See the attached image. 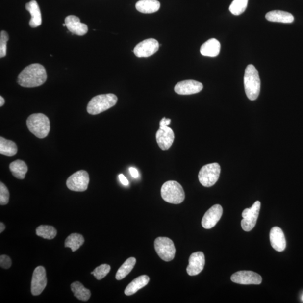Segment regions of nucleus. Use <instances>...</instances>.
Masks as SVG:
<instances>
[{
    "instance_id": "nucleus-37",
    "label": "nucleus",
    "mask_w": 303,
    "mask_h": 303,
    "mask_svg": "<svg viewBox=\"0 0 303 303\" xmlns=\"http://www.w3.org/2000/svg\"><path fill=\"white\" fill-rule=\"evenodd\" d=\"M129 172L131 176L134 178H138L139 177V173L138 170L134 168H130Z\"/></svg>"
},
{
    "instance_id": "nucleus-36",
    "label": "nucleus",
    "mask_w": 303,
    "mask_h": 303,
    "mask_svg": "<svg viewBox=\"0 0 303 303\" xmlns=\"http://www.w3.org/2000/svg\"><path fill=\"white\" fill-rule=\"evenodd\" d=\"M171 123V120L169 119H166V118H163L160 122V126H168Z\"/></svg>"
},
{
    "instance_id": "nucleus-26",
    "label": "nucleus",
    "mask_w": 303,
    "mask_h": 303,
    "mask_svg": "<svg viewBox=\"0 0 303 303\" xmlns=\"http://www.w3.org/2000/svg\"><path fill=\"white\" fill-rule=\"evenodd\" d=\"M71 289L75 296L81 301H87L91 296V291L81 284L80 282H73Z\"/></svg>"
},
{
    "instance_id": "nucleus-30",
    "label": "nucleus",
    "mask_w": 303,
    "mask_h": 303,
    "mask_svg": "<svg viewBox=\"0 0 303 303\" xmlns=\"http://www.w3.org/2000/svg\"><path fill=\"white\" fill-rule=\"evenodd\" d=\"M248 0H234L229 7L230 12L234 15H239L246 10Z\"/></svg>"
},
{
    "instance_id": "nucleus-40",
    "label": "nucleus",
    "mask_w": 303,
    "mask_h": 303,
    "mask_svg": "<svg viewBox=\"0 0 303 303\" xmlns=\"http://www.w3.org/2000/svg\"><path fill=\"white\" fill-rule=\"evenodd\" d=\"M63 26H66L65 23H64V24H63Z\"/></svg>"
},
{
    "instance_id": "nucleus-32",
    "label": "nucleus",
    "mask_w": 303,
    "mask_h": 303,
    "mask_svg": "<svg viewBox=\"0 0 303 303\" xmlns=\"http://www.w3.org/2000/svg\"><path fill=\"white\" fill-rule=\"evenodd\" d=\"M9 39L8 33L2 30L0 33V57L3 58L6 56L7 42Z\"/></svg>"
},
{
    "instance_id": "nucleus-39",
    "label": "nucleus",
    "mask_w": 303,
    "mask_h": 303,
    "mask_svg": "<svg viewBox=\"0 0 303 303\" xmlns=\"http://www.w3.org/2000/svg\"><path fill=\"white\" fill-rule=\"evenodd\" d=\"M5 101L2 96H0V106L2 107L5 104Z\"/></svg>"
},
{
    "instance_id": "nucleus-35",
    "label": "nucleus",
    "mask_w": 303,
    "mask_h": 303,
    "mask_svg": "<svg viewBox=\"0 0 303 303\" xmlns=\"http://www.w3.org/2000/svg\"><path fill=\"white\" fill-rule=\"evenodd\" d=\"M119 178L122 184L126 186L129 185V181L127 180L126 177L124 176L123 174H120L119 176Z\"/></svg>"
},
{
    "instance_id": "nucleus-1",
    "label": "nucleus",
    "mask_w": 303,
    "mask_h": 303,
    "mask_svg": "<svg viewBox=\"0 0 303 303\" xmlns=\"http://www.w3.org/2000/svg\"><path fill=\"white\" fill-rule=\"evenodd\" d=\"M48 75L44 66L39 64H31L19 74L18 83L25 88H33L44 84Z\"/></svg>"
},
{
    "instance_id": "nucleus-2",
    "label": "nucleus",
    "mask_w": 303,
    "mask_h": 303,
    "mask_svg": "<svg viewBox=\"0 0 303 303\" xmlns=\"http://www.w3.org/2000/svg\"><path fill=\"white\" fill-rule=\"evenodd\" d=\"M244 84L248 98L251 101L257 100L261 91V80L254 65H248L245 71Z\"/></svg>"
},
{
    "instance_id": "nucleus-20",
    "label": "nucleus",
    "mask_w": 303,
    "mask_h": 303,
    "mask_svg": "<svg viewBox=\"0 0 303 303\" xmlns=\"http://www.w3.org/2000/svg\"><path fill=\"white\" fill-rule=\"evenodd\" d=\"M220 49V42L215 38H211L202 45L200 52L204 56L215 57L219 55Z\"/></svg>"
},
{
    "instance_id": "nucleus-14",
    "label": "nucleus",
    "mask_w": 303,
    "mask_h": 303,
    "mask_svg": "<svg viewBox=\"0 0 303 303\" xmlns=\"http://www.w3.org/2000/svg\"><path fill=\"white\" fill-rule=\"evenodd\" d=\"M203 88V84L199 81L186 80L177 83L174 90L178 95H190L200 92Z\"/></svg>"
},
{
    "instance_id": "nucleus-12",
    "label": "nucleus",
    "mask_w": 303,
    "mask_h": 303,
    "mask_svg": "<svg viewBox=\"0 0 303 303\" xmlns=\"http://www.w3.org/2000/svg\"><path fill=\"white\" fill-rule=\"evenodd\" d=\"M231 279L232 282L242 285H259L262 278L259 274L251 271H240L233 274Z\"/></svg>"
},
{
    "instance_id": "nucleus-13",
    "label": "nucleus",
    "mask_w": 303,
    "mask_h": 303,
    "mask_svg": "<svg viewBox=\"0 0 303 303\" xmlns=\"http://www.w3.org/2000/svg\"><path fill=\"white\" fill-rule=\"evenodd\" d=\"M223 209L221 205L216 204L208 209L202 220V225L205 229L215 227L222 216Z\"/></svg>"
},
{
    "instance_id": "nucleus-34",
    "label": "nucleus",
    "mask_w": 303,
    "mask_h": 303,
    "mask_svg": "<svg viewBox=\"0 0 303 303\" xmlns=\"http://www.w3.org/2000/svg\"><path fill=\"white\" fill-rule=\"evenodd\" d=\"M11 260L8 256L6 255H2L0 257V266L3 269H8L11 266Z\"/></svg>"
},
{
    "instance_id": "nucleus-31",
    "label": "nucleus",
    "mask_w": 303,
    "mask_h": 303,
    "mask_svg": "<svg viewBox=\"0 0 303 303\" xmlns=\"http://www.w3.org/2000/svg\"><path fill=\"white\" fill-rule=\"evenodd\" d=\"M110 270L111 267L110 265L103 264V265H101L96 268L95 270L92 272L91 274L94 275L97 279L100 280V279L106 277L107 274L110 273Z\"/></svg>"
},
{
    "instance_id": "nucleus-18",
    "label": "nucleus",
    "mask_w": 303,
    "mask_h": 303,
    "mask_svg": "<svg viewBox=\"0 0 303 303\" xmlns=\"http://www.w3.org/2000/svg\"><path fill=\"white\" fill-rule=\"evenodd\" d=\"M270 239L271 246L275 250L278 252L285 250L286 241L285 235L280 228L276 227L271 229Z\"/></svg>"
},
{
    "instance_id": "nucleus-27",
    "label": "nucleus",
    "mask_w": 303,
    "mask_h": 303,
    "mask_svg": "<svg viewBox=\"0 0 303 303\" xmlns=\"http://www.w3.org/2000/svg\"><path fill=\"white\" fill-rule=\"evenodd\" d=\"M84 243V239L82 235L77 233H73L65 240V247L71 248L73 252H76Z\"/></svg>"
},
{
    "instance_id": "nucleus-8",
    "label": "nucleus",
    "mask_w": 303,
    "mask_h": 303,
    "mask_svg": "<svg viewBox=\"0 0 303 303\" xmlns=\"http://www.w3.org/2000/svg\"><path fill=\"white\" fill-rule=\"evenodd\" d=\"M261 202L256 201L251 208L245 209L243 211L241 225L245 231H250L255 227L261 209Z\"/></svg>"
},
{
    "instance_id": "nucleus-24",
    "label": "nucleus",
    "mask_w": 303,
    "mask_h": 303,
    "mask_svg": "<svg viewBox=\"0 0 303 303\" xmlns=\"http://www.w3.org/2000/svg\"><path fill=\"white\" fill-rule=\"evenodd\" d=\"M17 152L18 148L15 143L0 137V153L6 156L12 157L17 154Z\"/></svg>"
},
{
    "instance_id": "nucleus-17",
    "label": "nucleus",
    "mask_w": 303,
    "mask_h": 303,
    "mask_svg": "<svg viewBox=\"0 0 303 303\" xmlns=\"http://www.w3.org/2000/svg\"><path fill=\"white\" fill-rule=\"evenodd\" d=\"M65 23L69 32L73 34L81 36L88 32V26L81 23L80 19L75 15H69L65 18Z\"/></svg>"
},
{
    "instance_id": "nucleus-21",
    "label": "nucleus",
    "mask_w": 303,
    "mask_h": 303,
    "mask_svg": "<svg viewBox=\"0 0 303 303\" xmlns=\"http://www.w3.org/2000/svg\"><path fill=\"white\" fill-rule=\"evenodd\" d=\"M161 4L157 0H141L136 3V9L140 13L152 14L160 9Z\"/></svg>"
},
{
    "instance_id": "nucleus-10",
    "label": "nucleus",
    "mask_w": 303,
    "mask_h": 303,
    "mask_svg": "<svg viewBox=\"0 0 303 303\" xmlns=\"http://www.w3.org/2000/svg\"><path fill=\"white\" fill-rule=\"evenodd\" d=\"M159 48L160 45L156 40L149 38L139 43L135 47L133 52L135 55L139 58L149 57L156 53Z\"/></svg>"
},
{
    "instance_id": "nucleus-25",
    "label": "nucleus",
    "mask_w": 303,
    "mask_h": 303,
    "mask_svg": "<svg viewBox=\"0 0 303 303\" xmlns=\"http://www.w3.org/2000/svg\"><path fill=\"white\" fill-rule=\"evenodd\" d=\"M10 170L15 177L23 180L28 172V166L24 161L18 160L11 163Z\"/></svg>"
},
{
    "instance_id": "nucleus-15",
    "label": "nucleus",
    "mask_w": 303,
    "mask_h": 303,
    "mask_svg": "<svg viewBox=\"0 0 303 303\" xmlns=\"http://www.w3.org/2000/svg\"><path fill=\"white\" fill-rule=\"evenodd\" d=\"M205 265V257L203 252H194L189 259V265L186 272L190 276H196L201 273Z\"/></svg>"
},
{
    "instance_id": "nucleus-33",
    "label": "nucleus",
    "mask_w": 303,
    "mask_h": 303,
    "mask_svg": "<svg viewBox=\"0 0 303 303\" xmlns=\"http://www.w3.org/2000/svg\"><path fill=\"white\" fill-rule=\"evenodd\" d=\"M10 194L5 185L1 182L0 183V204L4 205L9 203Z\"/></svg>"
},
{
    "instance_id": "nucleus-23",
    "label": "nucleus",
    "mask_w": 303,
    "mask_h": 303,
    "mask_svg": "<svg viewBox=\"0 0 303 303\" xmlns=\"http://www.w3.org/2000/svg\"><path fill=\"white\" fill-rule=\"evenodd\" d=\"M150 281V278L147 275H142L136 278L131 282L125 290V294L127 296L133 295L138 290L146 286Z\"/></svg>"
},
{
    "instance_id": "nucleus-9",
    "label": "nucleus",
    "mask_w": 303,
    "mask_h": 303,
    "mask_svg": "<svg viewBox=\"0 0 303 303\" xmlns=\"http://www.w3.org/2000/svg\"><path fill=\"white\" fill-rule=\"evenodd\" d=\"M89 174L84 170H80L70 177L67 181V187L75 192H84L88 188Z\"/></svg>"
},
{
    "instance_id": "nucleus-19",
    "label": "nucleus",
    "mask_w": 303,
    "mask_h": 303,
    "mask_svg": "<svg viewBox=\"0 0 303 303\" xmlns=\"http://www.w3.org/2000/svg\"><path fill=\"white\" fill-rule=\"evenodd\" d=\"M25 9L30 14L29 25L32 28H37L42 24V15L40 7L35 0H32L25 5Z\"/></svg>"
},
{
    "instance_id": "nucleus-22",
    "label": "nucleus",
    "mask_w": 303,
    "mask_h": 303,
    "mask_svg": "<svg viewBox=\"0 0 303 303\" xmlns=\"http://www.w3.org/2000/svg\"><path fill=\"white\" fill-rule=\"evenodd\" d=\"M266 19L270 22L282 23H291L294 21L292 14L281 10L270 11L266 15Z\"/></svg>"
},
{
    "instance_id": "nucleus-5",
    "label": "nucleus",
    "mask_w": 303,
    "mask_h": 303,
    "mask_svg": "<svg viewBox=\"0 0 303 303\" xmlns=\"http://www.w3.org/2000/svg\"><path fill=\"white\" fill-rule=\"evenodd\" d=\"M161 196L165 201L169 203L180 204L185 200V192L182 186L176 181H168L163 184Z\"/></svg>"
},
{
    "instance_id": "nucleus-41",
    "label": "nucleus",
    "mask_w": 303,
    "mask_h": 303,
    "mask_svg": "<svg viewBox=\"0 0 303 303\" xmlns=\"http://www.w3.org/2000/svg\"><path fill=\"white\" fill-rule=\"evenodd\" d=\"M302 299H303V295Z\"/></svg>"
},
{
    "instance_id": "nucleus-28",
    "label": "nucleus",
    "mask_w": 303,
    "mask_h": 303,
    "mask_svg": "<svg viewBox=\"0 0 303 303\" xmlns=\"http://www.w3.org/2000/svg\"><path fill=\"white\" fill-rule=\"evenodd\" d=\"M136 263V259L134 257H131L127 259L126 261L123 263V265L119 268L117 273L116 275V278L118 280L125 278L126 276L129 274L132 270L133 269Z\"/></svg>"
},
{
    "instance_id": "nucleus-29",
    "label": "nucleus",
    "mask_w": 303,
    "mask_h": 303,
    "mask_svg": "<svg viewBox=\"0 0 303 303\" xmlns=\"http://www.w3.org/2000/svg\"><path fill=\"white\" fill-rule=\"evenodd\" d=\"M36 234L41 238L51 240L55 238L57 235L56 229L49 225H41L36 229Z\"/></svg>"
},
{
    "instance_id": "nucleus-38",
    "label": "nucleus",
    "mask_w": 303,
    "mask_h": 303,
    "mask_svg": "<svg viewBox=\"0 0 303 303\" xmlns=\"http://www.w3.org/2000/svg\"><path fill=\"white\" fill-rule=\"evenodd\" d=\"M5 226L4 224L1 223H0V232L2 233L3 231L5 230Z\"/></svg>"
},
{
    "instance_id": "nucleus-7",
    "label": "nucleus",
    "mask_w": 303,
    "mask_h": 303,
    "mask_svg": "<svg viewBox=\"0 0 303 303\" xmlns=\"http://www.w3.org/2000/svg\"><path fill=\"white\" fill-rule=\"evenodd\" d=\"M154 249L159 257L166 262L172 261L176 249L172 240L166 237H158L154 241Z\"/></svg>"
},
{
    "instance_id": "nucleus-16",
    "label": "nucleus",
    "mask_w": 303,
    "mask_h": 303,
    "mask_svg": "<svg viewBox=\"0 0 303 303\" xmlns=\"http://www.w3.org/2000/svg\"><path fill=\"white\" fill-rule=\"evenodd\" d=\"M175 135L173 130L168 126H160L157 131L156 140L158 146L162 150H168L172 146Z\"/></svg>"
},
{
    "instance_id": "nucleus-4",
    "label": "nucleus",
    "mask_w": 303,
    "mask_h": 303,
    "mask_svg": "<svg viewBox=\"0 0 303 303\" xmlns=\"http://www.w3.org/2000/svg\"><path fill=\"white\" fill-rule=\"evenodd\" d=\"M117 101V96L112 93L96 96L89 101L87 111L93 115L99 114L114 106Z\"/></svg>"
},
{
    "instance_id": "nucleus-11",
    "label": "nucleus",
    "mask_w": 303,
    "mask_h": 303,
    "mask_svg": "<svg viewBox=\"0 0 303 303\" xmlns=\"http://www.w3.org/2000/svg\"><path fill=\"white\" fill-rule=\"evenodd\" d=\"M48 283L45 268L38 266L34 270L31 282V292L34 296L40 295L44 290Z\"/></svg>"
},
{
    "instance_id": "nucleus-3",
    "label": "nucleus",
    "mask_w": 303,
    "mask_h": 303,
    "mask_svg": "<svg viewBox=\"0 0 303 303\" xmlns=\"http://www.w3.org/2000/svg\"><path fill=\"white\" fill-rule=\"evenodd\" d=\"M29 130L38 138H45L50 131V122L48 116L43 114H34L26 120Z\"/></svg>"
},
{
    "instance_id": "nucleus-6",
    "label": "nucleus",
    "mask_w": 303,
    "mask_h": 303,
    "mask_svg": "<svg viewBox=\"0 0 303 303\" xmlns=\"http://www.w3.org/2000/svg\"><path fill=\"white\" fill-rule=\"evenodd\" d=\"M221 173L220 166L217 163L202 167L198 174L200 183L205 187H211L218 181Z\"/></svg>"
}]
</instances>
